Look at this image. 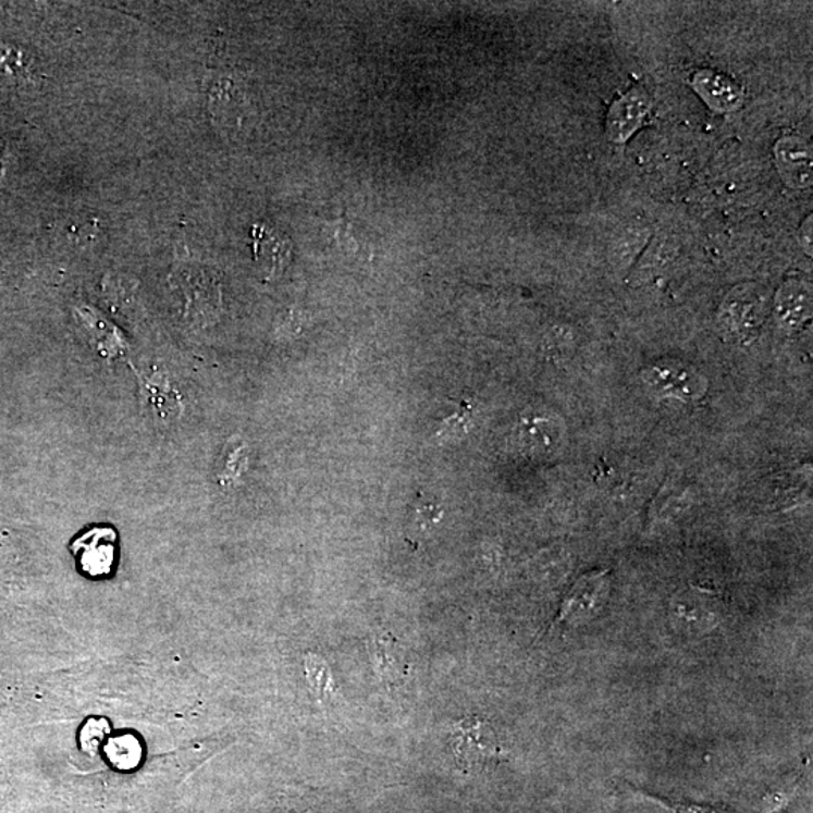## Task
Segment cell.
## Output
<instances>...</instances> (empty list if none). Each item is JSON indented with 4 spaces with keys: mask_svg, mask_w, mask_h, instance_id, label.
I'll return each instance as SVG.
<instances>
[{
    "mask_svg": "<svg viewBox=\"0 0 813 813\" xmlns=\"http://www.w3.org/2000/svg\"><path fill=\"white\" fill-rule=\"evenodd\" d=\"M449 744L463 772L484 768L505 760L506 753L493 728L479 717H465L451 730Z\"/></svg>",
    "mask_w": 813,
    "mask_h": 813,
    "instance_id": "1",
    "label": "cell"
},
{
    "mask_svg": "<svg viewBox=\"0 0 813 813\" xmlns=\"http://www.w3.org/2000/svg\"><path fill=\"white\" fill-rule=\"evenodd\" d=\"M369 658L381 685L387 690H396L406 685L410 677L411 663L406 648L389 632H375L368 640Z\"/></svg>",
    "mask_w": 813,
    "mask_h": 813,
    "instance_id": "5",
    "label": "cell"
},
{
    "mask_svg": "<svg viewBox=\"0 0 813 813\" xmlns=\"http://www.w3.org/2000/svg\"><path fill=\"white\" fill-rule=\"evenodd\" d=\"M110 761L120 768L135 767L140 757V748L133 737H120L112 740L108 748Z\"/></svg>",
    "mask_w": 813,
    "mask_h": 813,
    "instance_id": "15",
    "label": "cell"
},
{
    "mask_svg": "<svg viewBox=\"0 0 813 813\" xmlns=\"http://www.w3.org/2000/svg\"><path fill=\"white\" fill-rule=\"evenodd\" d=\"M305 675L308 679L309 689L318 701H324L329 693H333L332 674H330L328 663L320 655H306Z\"/></svg>",
    "mask_w": 813,
    "mask_h": 813,
    "instance_id": "13",
    "label": "cell"
},
{
    "mask_svg": "<svg viewBox=\"0 0 813 813\" xmlns=\"http://www.w3.org/2000/svg\"><path fill=\"white\" fill-rule=\"evenodd\" d=\"M812 312L811 286L806 282L789 281L776 296L775 313L781 328L794 330L806 323Z\"/></svg>",
    "mask_w": 813,
    "mask_h": 813,
    "instance_id": "10",
    "label": "cell"
},
{
    "mask_svg": "<svg viewBox=\"0 0 813 813\" xmlns=\"http://www.w3.org/2000/svg\"><path fill=\"white\" fill-rule=\"evenodd\" d=\"M650 109V97L643 90L632 89L626 96L620 97L608 110L606 130L608 139L615 144L627 143L632 133L642 125Z\"/></svg>",
    "mask_w": 813,
    "mask_h": 813,
    "instance_id": "8",
    "label": "cell"
},
{
    "mask_svg": "<svg viewBox=\"0 0 813 813\" xmlns=\"http://www.w3.org/2000/svg\"><path fill=\"white\" fill-rule=\"evenodd\" d=\"M693 88L704 98L711 109L717 112H730L740 108L742 89L723 74L702 70L693 78Z\"/></svg>",
    "mask_w": 813,
    "mask_h": 813,
    "instance_id": "11",
    "label": "cell"
},
{
    "mask_svg": "<svg viewBox=\"0 0 813 813\" xmlns=\"http://www.w3.org/2000/svg\"><path fill=\"white\" fill-rule=\"evenodd\" d=\"M611 591L608 569H595L579 577L562 600L553 627H577L601 614Z\"/></svg>",
    "mask_w": 813,
    "mask_h": 813,
    "instance_id": "2",
    "label": "cell"
},
{
    "mask_svg": "<svg viewBox=\"0 0 813 813\" xmlns=\"http://www.w3.org/2000/svg\"><path fill=\"white\" fill-rule=\"evenodd\" d=\"M672 626L689 636H704L716 630L723 620L718 601L702 591H687L675 596L669 607Z\"/></svg>",
    "mask_w": 813,
    "mask_h": 813,
    "instance_id": "4",
    "label": "cell"
},
{
    "mask_svg": "<svg viewBox=\"0 0 813 813\" xmlns=\"http://www.w3.org/2000/svg\"><path fill=\"white\" fill-rule=\"evenodd\" d=\"M115 540L116 533L112 529L89 530L77 540L73 552H81L82 569L89 576L109 575L115 559Z\"/></svg>",
    "mask_w": 813,
    "mask_h": 813,
    "instance_id": "9",
    "label": "cell"
},
{
    "mask_svg": "<svg viewBox=\"0 0 813 813\" xmlns=\"http://www.w3.org/2000/svg\"><path fill=\"white\" fill-rule=\"evenodd\" d=\"M764 301L756 294L737 293L725 305V323L738 335L753 332L761 324Z\"/></svg>",
    "mask_w": 813,
    "mask_h": 813,
    "instance_id": "12",
    "label": "cell"
},
{
    "mask_svg": "<svg viewBox=\"0 0 813 813\" xmlns=\"http://www.w3.org/2000/svg\"><path fill=\"white\" fill-rule=\"evenodd\" d=\"M518 442L525 451L535 455H553L564 445L565 427L557 416L532 414L518 426Z\"/></svg>",
    "mask_w": 813,
    "mask_h": 813,
    "instance_id": "6",
    "label": "cell"
},
{
    "mask_svg": "<svg viewBox=\"0 0 813 813\" xmlns=\"http://www.w3.org/2000/svg\"><path fill=\"white\" fill-rule=\"evenodd\" d=\"M0 76L13 84H20L29 76V62L17 47L0 46Z\"/></svg>",
    "mask_w": 813,
    "mask_h": 813,
    "instance_id": "14",
    "label": "cell"
},
{
    "mask_svg": "<svg viewBox=\"0 0 813 813\" xmlns=\"http://www.w3.org/2000/svg\"><path fill=\"white\" fill-rule=\"evenodd\" d=\"M643 380L654 394L691 403L709 391V381L689 365L678 360H663L643 371Z\"/></svg>",
    "mask_w": 813,
    "mask_h": 813,
    "instance_id": "3",
    "label": "cell"
},
{
    "mask_svg": "<svg viewBox=\"0 0 813 813\" xmlns=\"http://www.w3.org/2000/svg\"><path fill=\"white\" fill-rule=\"evenodd\" d=\"M777 168L792 188L812 186V147L800 136H785L776 144Z\"/></svg>",
    "mask_w": 813,
    "mask_h": 813,
    "instance_id": "7",
    "label": "cell"
},
{
    "mask_svg": "<svg viewBox=\"0 0 813 813\" xmlns=\"http://www.w3.org/2000/svg\"><path fill=\"white\" fill-rule=\"evenodd\" d=\"M800 243L803 249L812 255V215H809V220L803 223L800 230Z\"/></svg>",
    "mask_w": 813,
    "mask_h": 813,
    "instance_id": "18",
    "label": "cell"
},
{
    "mask_svg": "<svg viewBox=\"0 0 813 813\" xmlns=\"http://www.w3.org/2000/svg\"><path fill=\"white\" fill-rule=\"evenodd\" d=\"M645 796V794H642ZM652 803H657L660 806L665 808L669 813H725L717 811V809L699 806L693 803H681V801H669L665 799H658L654 796H645Z\"/></svg>",
    "mask_w": 813,
    "mask_h": 813,
    "instance_id": "16",
    "label": "cell"
},
{
    "mask_svg": "<svg viewBox=\"0 0 813 813\" xmlns=\"http://www.w3.org/2000/svg\"><path fill=\"white\" fill-rule=\"evenodd\" d=\"M796 789H780V791L775 792L772 797H768L767 799V813L775 812L776 809L784 808L785 804L788 803L789 800H791L792 794H794Z\"/></svg>",
    "mask_w": 813,
    "mask_h": 813,
    "instance_id": "17",
    "label": "cell"
}]
</instances>
